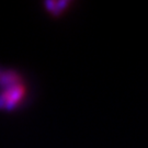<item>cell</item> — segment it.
<instances>
[{"label": "cell", "instance_id": "6da1fadb", "mask_svg": "<svg viewBox=\"0 0 148 148\" xmlns=\"http://www.w3.org/2000/svg\"><path fill=\"white\" fill-rule=\"evenodd\" d=\"M34 97L35 88L27 74L2 84L0 85V112L13 114L23 111L33 103Z\"/></svg>", "mask_w": 148, "mask_h": 148}]
</instances>
